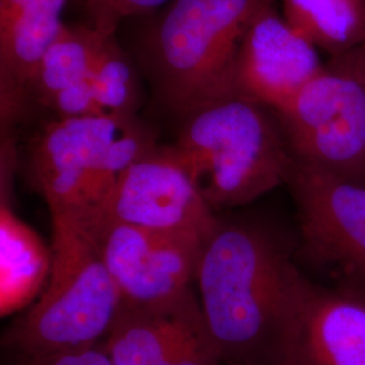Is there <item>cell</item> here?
<instances>
[{
    "label": "cell",
    "mask_w": 365,
    "mask_h": 365,
    "mask_svg": "<svg viewBox=\"0 0 365 365\" xmlns=\"http://www.w3.org/2000/svg\"><path fill=\"white\" fill-rule=\"evenodd\" d=\"M299 274L265 230L220 223L203 245L195 282L223 364L272 365Z\"/></svg>",
    "instance_id": "6da1fadb"
},
{
    "label": "cell",
    "mask_w": 365,
    "mask_h": 365,
    "mask_svg": "<svg viewBox=\"0 0 365 365\" xmlns=\"http://www.w3.org/2000/svg\"><path fill=\"white\" fill-rule=\"evenodd\" d=\"M182 120L172 146L211 209L247 205L287 182L294 156L269 107L235 95Z\"/></svg>",
    "instance_id": "7a4b0ae2"
},
{
    "label": "cell",
    "mask_w": 365,
    "mask_h": 365,
    "mask_svg": "<svg viewBox=\"0 0 365 365\" xmlns=\"http://www.w3.org/2000/svg\"><path fill=\"white\" fill-rule=\"evenodd\" d=\"M52 271L37 302L4 333L18 356L38 357L96 346L122 309L106 267L102 235L81 222L52 215Z\"/></svg>",
    "instance_id": "3957f363"
},
{
    "label": "cell",
    "mask_w": 365,
    "mask_h": 365,
    "mask_svg": "<svg viewBox=\"0 0 365 365\" xmlns=\"http://www.w3.org/2000/svg\"><path fill=\"white\" fill-rule=\"evenodd\" d=\"M271 0H172L149 27L145 66L156 98L185 118L235 96V57L250 21Z\"/></svg>",
    "instance_id": "277c9868"
},
{
    "label": "cell",
    "mask_w": 365,
    "mask_h": 365,
    "mask_svg": "<svg viewBox=\"0 0 365 365\" xmlns=\"http://www.w3.org/2000/svg\"><path fill=\"white\" fill-rule=\"evenodd\" d=\"M156 143L135 117L56 118L27 149V173L52 215L103 235L105 210L120 175Z\"/></svg>",
    "instance_id": "5b68a950"
},
{
    "label": "cell",
    "mask_w": 365,
    "mask_h": 365,
    "mask_svg": "<svg viewBox=\"0 0 365 365\" xmlns=\"http://www.w3.org/2000/svg\"><path fill=\"white\" fill-rule=\"evenodd\" d=\"M295 160L365 185V76L331 61L279 111Z\"/></svg>",
    "instance_id": "8992f818"
},
{
    "label": "cell",
    "mask_w": 365,
    "mask_h": 365,
    "mask_svg": "<svg viewBox=\"0 0 365 365\" xmlns=\"http://www.w3.org/2000/svg\"><path fill=\"white\" fill-rule=\"evenodd\" d=\"M287 182L306 256L339 287L365 292V185L295 158Z\"/></svg>",
    "instance_id": "52a82bcc"
},
{
    "label": "cell",
    "mask_w": 365,
    "mask_h": 365,
    "mask_svg": "<svg viewBox=\"0 0 365 365\" xmlns=\"http://www.w3.org/2000/svg\"><path fill=\"white\" fill-rule=\"evenodd\" d=\"M113 223L207 240L221 222L173 146L156 144L120 175L106 206L105 230Z\"/></svg>",
    "instance_id": "ba28073f"
},
{
    "label": "cell",
    "mask_w": 365,
    "mask_h": 365,
    "mask_svg": "<svg viewBox=\"0 0 365 365\" xmlns=\"http://www.w3.org/2000/svg\"><path fill=\"white\" fill-rule=\"evenodd\" d=\"M207 240L188 233L108 225L102 235V255L120 294L122 307L156 309L191 292Z\"/></svg>",
    "instance_id": "9c48e42d"
},
{
    "label": "cell",
    "mask_w": 365,
    "mask_h": 365,
    "mask_svg": "<svg viewBox=\"0 0 365 365\" xmlns=\"http://www.w3.org/2000/svg\"><path fill=\"white\" fill-rule=\"evenodd\" d=\"M272 365H365V292L299 274Z\"/></svg>",
    "instance_id": "30bf717a"
},
{
    "label": "cell",
    "mask_w": 365,
    "mask_h": 365,
    "mask_svg": "<svg viewBox=\"0 0 365 365\" xmlns=\"http://www.w3.org/2000/svg\"><path fill=\"white\" fill-rule=\"evenodd\" d=\"M327 66L319 49L265 3L250 21L235 57V95L279 111Z\"/></svg>",
    "instance_id": "8fae6325"
},
{
    "label": "cell",
    "mask_w": 365,
    "mask_h": 365,
    "mask_svg": "<svg viewBox=\"0 0 365 365\" xmlns=\"http://www.w3.org/2000/svg\"><path fill=\"white\" fill-rule=\"evenodd\" d=\"M102 349L114 365H223L192 291L163 307H122Z\"/></svg>",
    "instance_id": "7c38bea8"
},
{
    "label": "cell",
    "mask_w": 365,
    "mask_h": 365,
    "mask_svg": "<svg viewBox=\"0 0 365 365\" xmlns=\"http://www.w3.org/2000/svg\"><path fill=\"white\" fill-rule=\"evenodd\" d=\"M69 0H0L1 133H10L30 105L29 84L63 31Z\"/></svg>",
    "instance_id": "4fadbf2b"
},
{
    "label": "cell",
    "mask_w": 365,
    "mask_h": 365,
    "mask_svg": "<svg viewBox=\"0 0 365 365\" xmlns=\"http://www.w3.org/2000/svg\"><path fill=\"white\" fill-rule=\"evenodd\" d=\"M52 271V250L9 203L0 209V312L10 315L41 295Z\"/></svg>",
    "instance_id": "5bb4252c"
},
{
    "label": "cell",
    "mask_w": 365,
    "mask_h": 365,
    "mask_svg": "<svg viewBox=\"0 0 365 365\" xmlns=\"http://www.w3.org/2000/svg\"><path fill=\"white\" fill-rule=\"evenodd\" d=\"M288 24L331 60L365 43V0H282Z\"/></svg>",
    "instance_id": "9a60e30c"
},
{
    "label": "cell",
    "mask_w": 365,
    "mask_h": 365,
    "mask_svg": "<svg viewBox=\"0 0 365 365\" xmlns=\"http://www.w3.org/2000/svg\"><path fill=\"white\" fill-rule=\"evenodd\" d=\"M107 37L87 24L66 25L29 84L30 102L45 107L57 92L88 80Z\"/></svg>",
    "instance_id": "2e32d148"
},
{
    "label": "cell",
    "mask_w": 365,
    "mask_h": 365,
    "mask_svg": "<svg viewBox=\"0 0 365 365\" xmlns=\"http://www.w3.org/2000/svg\"><path fill=\"white\" fill-rule=\"evenodd\" d=\"M90 83L103 115L135 117L140 101L135 69L114 36L106 39Z\"/></svg>",
    "instance_id": "e0dca14e"
},
{
    "label": "cell",
    "mask_w": 365,
    "mask_h": 365,
    "mask_svg": "<svg viewBox=\"0 0 365 365\" xmlns=\"http://www.w3.org/2000/svg\"><path fill=\"white\" fill-rule=\"evenodd\" d=\"M172 0H86L83 9L87 25L105 36H114L120 22L129 16L149 14Z\"/></svg>",
    "instance_id": "ac0fdd59"
},
{
    "label": "cell",
    "mask_w": 365,
    "mask_h": 365,
    "mask_svg": "<svg viewBox=\"0 0 365 365\" xmlns=\"http://www.w3.org/2000/svg\"><path fill=\"white\" fill-rule=\"evenodd\" d=\"M15 365H114L102 348H88L72 352L54 353L38 357L18 356Z\"/></svg>",
    "instance_id": "d6986e66"
},
{
    "label": "cell",
    "mask_w": 365,
    "mask_h": 365,
    "mask_svg": "<svg viewBox=\"0 0 365 365\" xmlns=\"http://www.w3.org/2000/svg\"><path fill=\"white\" fill-rule=\"evenodd\" d=\"M331 61L349 66V68H352V69L357 71L359 73L365 76V43L361 45L359 49H356L354 52L349 53L346 56H342L339 58H334Z\"/></svg>",
    "instance_id": "ffe728a7"
},
{
    "label": "cell",
    "mask_w": 365,
    "mask_h": 365,
    "mask_svg": "<svg viewBox=\"0 0 365 365\" xmlns=\"http://www.w3.org/2000/svg\"><path fill=\"white\" fill-rule=\"evenodd\" d=\"M84 1H86V0H80V3H81V6H83V3H84Z\"/></svg>",
    "instance_id": "44dd1931"
}]
</instances>
